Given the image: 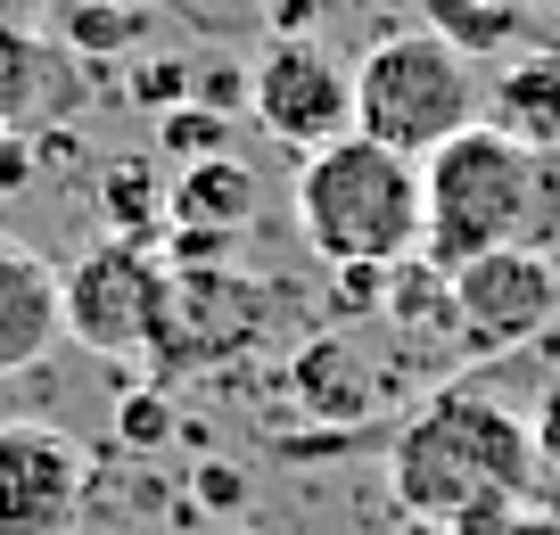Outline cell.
I'll use <instances>...</instances> for the list:
<instances>
[{
    "mask_svg": "<svg viewBox=\"0 0 560 535\" xmlns=\"http://www.w3.org/2000/svg\"><path fill=\"white\" fill-rule=\"evenodd\" d=\"M387 486H396L404 519L454 527L478 502H520L527 511L544 495V462H536V437H527V420L511 404L454 380L404 420L396 453H387Z\"/></svg>",
    "mask_w": 560,
    "mask_h": 535,
    "instance_id": "obj_1",
    "label": "cell"
},
{
    "mask_svg": "<svg viewBox=\"0 0 560 535\" xmlns=\"http://www.w3.org/2000/svg\"><path fill=\"white\" fill-rule=\"evenodd\" d=\"M552 231H560V173L487 124H470L420 165V264H438L445 280L478 256H503V247L552 256L544 247Z\"/></svg>",
    "mask_w": 560,
    "mask_h": 535,
    "instance_id": "obj_2",
    "label": "cell"
},
{
    "mask_svg": "<svg viewBox=\"0 0 560 535\" xmlns=\"http://www.w3.org/2000/svg\"><path fill=\"white\" fill-rule=\"evenodd\" d=\"M298 240L330 272H396L420 256V165L347 132L298 165Z\"/></svg>",
    "mask_w": 560,
    "mask_h": 535,
    "instance_id": "obj_3",
    "label": "cell"
},
{
    "mask_svg": "<svg viewBox=\"0 0 560 535\" xmlns=\"http://www.w3.org/2000/svg\"><path fill=\"white\" fill-rule=\"evenodd\" d=\"M470 124H478V67H462L420 18L396 25V34H380L354 58V132L363 140L429 165V156H438L445 140H462Z\"/></svg>",
    "mask_w": 560,
    "mask_h": 535,
    "instance_id": "obj_4",
    "label": "cell"
},
{
    "mask_svg": "<svg viewBox=\"0 0 560 535\" xmlns=\"http://www.w3.org/2000/svg\"><path fill=\"white\" fill-rule=\"evenodd\" d=\"M165 264L158 247H83L74 264H58V313H67V338L83 346V354H107V363H132V354H149V338H158L165 322Z\"/></svg>",
    "mask_w": 560,
    "mask_h": 535,
    "instance_id": "obj_5",
    "label": "cell"
},
{
    "mask_svg": "<svg viewBox=\"0 0 560 535\" xmlns=\"http://www.w3.org/2000/svg\"><path fill=\"white\" fill-rule=\"evenodd\" d=\"M272 313H280V289H264V280H247V272L174 280V289H165V322H158V338H149L140 363L158 371V387L190 380V371H214V363H240L247 346H264Z\"/></svg>",
    "mask_w": 560,
    "mask_h": 535,
    "instance_id": "obj_6",
    "label": "cell"
},
{
    "mask_svg": "<svg viewBox=\"0 0 560 535\" xmlns=\"http://www.w3.org/2000/svg\"><path fill=\"white\" fill-rule=\"evenodd\" d=\"M247 116L264 140L322 156L354 132V74L322 42H264V58H247Z\"/></svg>",
    "mask_w": 560,
    "mask_h": 535,
    "instance_id": "obj_7",
    "label": "cell"
},
{
    "mask_svg": "<svg viewBox=\"0 0 560 535\" xmlns=\"http://www.w3.org/2000/svg\"><path fill=\"white\" fill-rule=\"evenodd\" d=\"M560 272L536 247H503L454 272V354H520L552 329Z\"/></svg>",
    "mask_w": 560,
    "mask_h": 535,
    "instance_id": "obj_8",
    "label": "cell"
},
{
    "mask_svg": "<svg viewBox=\"0 0 560 535\" xmlns=\"http://www.w3.org/2000/svg\"><path fill=\"white\" fill-rule=\"evenodd\" d=\"M91 453L50 420H0V535H74Z\"/></svg>",
    "mask_w": 560,
    "mask_h": 535,
    "instance_id": "obj_9",
    "label": "cell"
},
{
    "mask_svg": "<svg viewBox=\"0 0 560 535\" xmlns=\"http://www.w3.org/2000/svg\"><path fill=\"white\" fill-rule=\"evenodd\" d=\"M478 124L552 165L560 156V50H544V42L511 50L503 67L478 83Z\"/></svg>",
    "mask_w": 560,
    "mask_h": 535,
    "instance_id": "obj_10",
    "label": "cell"
},
{
    "mask_svg": "<svg viewBox=\"0 0 560 535\" xmlns=\"http://www.w3.org/2000/svg\"><path fill=\"white\" fill-rule=\"evenodd\" d=\"M67 338V313H58V264L34 240H9L0 231V380L34 371L50 346Z\"/></svg>",
    "mask_w": 560,
    "mask_h": 535,
    "instance_id": "obj_11",
    "label": "cell"
},
{
    "mask_svg": "<svg viewBox=\"0 0 560 535\" xmlns=\"http://www.w3.org/2000/svg\"><path fill=\"white\" fill-rule=\"evenodd\" d=\"M74 100H83V83L58 58V42L18 25V18H0V132L58 124V116H74Z\"/></svg>",
    "mask_w": 560,
    "mask_h": 535,
    "instance_id": "obj_12",
    "label": "cell"
},
{
    "mask_svg": "<svg viewBox=\"0 0 560 535\" xmlns=\"http://www.w3.org/2000/svg\"><path fill=\"white\" fill-rule=\"evenodd\" d=\"M256 207H264V182L240 165V156H214V165L174 173V190H165V231H198V240H247Z\"/></svg>",
    "mask_w": 560,
    "mask_h": 535,
    "instance_id": "obj_13",
    "label": "cell"
},
{
    "mask_svg": "<svg viewBox=\"0 0 560 535\" xmlns=\"http://www.w3.org/2000/svg\"><path fill=\"white\" fill-rule=\"evenodd\" d=\"M165 190L174 173L158 156H107L91 173V214H100V240L116 247H158L165 240Z\"/></svg>",
    "mask_w": 560,
    "mask_h": 535,
    "instance_id": "obj_14",
    "label": "cell"
},
{
    "mask_svg": "<svg viewBox=\"0 0 560 535\" xmlns=\"http://www.w3.org/2000/svg\"><path fill=\"white\" fill-rule=\"evenodd\" d=\"M289 396L314 420H354V412H371V363L338 329H322V338H305L298 354H289Z\"/></svg>",
    "mask_w": 560,
    "mask_h": 535,
    "instance_id": "obj_15",
    "label": "cell"
},
{
    "mask_svg": "<svg viewBox=\"0 0 560 535\" xmlns=\"http://www.w3.org/2000/svg\"><path fill=\"white\" fill-rule=\"evenodd\" d=\"M420 25H429L462 67H503L511 50L536 42V18H527V9H494V0H429Z\"/></svg>",
    "mask_w": 560,
    "mask_h": 535,
    "instance_id": "obj_16",
    "label": "cell"
},
{
    "mask_svg": "<svg viewBox=\"0 0 560 535\" xmlns=\"http://www.w3.org/2000/svg\"><path fill=\"white\" fill-rule=\"evenodd\" d=\"M149 34H158V18L149 9H100V0H67L50 18V42H67L83 67H132V58H149Z\"/></svg>",
    "mask_w": 560,
    "mask_h": 535,
    "instance_id": "obj_17",
    "label": "cell"
},
{
    "mask_svg": "<svg viewBox=\"0 0 560 535\" xmlns=\"http://www.w3.org/2000/svg\"><path fill=\"white\" fill-rule=\"evenodd\" d=\"M387 322L404 329V338H445L454 346V280L438 272V264H396V272H387Z\"/></svg>",
    "mask_w": 560,
    "mask_h": 535,
    "instance_id": "obj_18",
    "label": "cell"
},
{
    "mask_svg": "<svg viewBox=\"0 0 560 535\" xmlns=\"http://www.w3.org/2000/svg\"><path fill=\"white\" fill-rule=\"evenodd\" d=\"M158 165L190 173V165H214V156H231V124L207 116V107H174V116H158Z\"/></svg>",
    "mask_w": 560,
    "mask_h": 535,
    "instance_id": "obj_19",
    "label": "cell"
},
{
    "mask_svg": "<svg viewBox=\"0 0 560 535\" xmlns=\"http://www.w3.org/2000/svg\"><path fill=\"white\" fill-rule=\"evenodd\" d=\"M174 429H182L174 387L149 380V387H124V396H116V445H124V453H158Z\"/></svg>",
    "mask_w": 560,
    "mask_h": 535,
    "instance_id": "obj_20",
    "label": "cell"
},
{
    "mask_svg": "<svg viewBox=\"0 0 560 535\" xmlns=\"http://www.w3.org/2000/svg\"><path fill=\"white\" fill-rule=\"evenodd\" d=\"M190 67H198V58H132L124 91H132L140 107H158V116H174V107H190Z\"/></svg>",
    "mask_w": 560,
    "mask_h": 535,
    "instance_id": "obj_21",
    "label": "cell"
},
{
    "mask_svg": "<svg viewBox=\"0 0 560 535\" xmlns=\"http://www.w3.org/2000/svg\"><path fill=\"white\" fill-rule=\"evenodd\" d=\"M190 107H207V116H247V58H198L190 67Z\"/></svg>",
    "mask_w": 560,
    "mask_h": 535,
    "instance_id": "obj_22",
    "label": "cell"
},
{
    "mask_svg": "<svg viewBox=\"0 0 560 535\" xmlns=\"http://www.w3.org/2000/svg\"><path fill=\"white\" fill-rule=\"evenodd\" d=\"M247 495H256V486H247V469H240V462H223V453L190 469V511L231 519V511H247Z\"/></svg>",
    "mask_w": 560,
    "mask_h": 535,
    "instance_id": "obj_23",
    "label": "cell"
},
{
    "mask_svg": "<svg viewBox=\"0 0 560 535\" xmlns=\"http://www.w3.org/2000/svg\"><path fill=\"white\" fill-rule=\"evenodd\" d=\"M527 437H536V462L560 478V387H544V396H536V420H527Z\"/></svg>",
    "mask_w": 560,
    "mask_h": 535,
    "instance_id": "obj_24",
    "label": "cell"
},
{
    "mask_svg": "<svg viewBox=\"0 0 560 535\" xmlns=\"http://www.w3.org/2000/svg\"><path fill=\"white\" fill-rule=\"evenodd\" d=\"M338 280V313H380L387 305V272H330Z\"/></svg>",
    "mask_w": 560,
    "mask_h": 535,
    "instance_id": "obj_25",
    "label": "cell"
},
{
    "mask_svg": "<svg viewBox=\"0 0 560 535\" xmlns=\"http://www.w3.org/2000/svg\"><path fill=\"white\" fill-rule=\"evenodd\" d=\"M34 182V140L25 132H0V198H18Z\"/></svg>",
    "mask_w": 560,
    "mask_h": 535,
    "instance_id": "obj_26",
    "label": "cell"
},
{
    "mask_svg": "<svg viewBox=\"0 0 560 535\" xmlns=\"http://www.w3.org/2000/svg\"><path fill=\"white\" fill-rule=\"evenodd\" d=\"M552 527H560V511H544V519L527 511V519H520V527H511V535H552Z\"/></svg>",
    "mask_w": 560,
    "mask_h": 535,
    "instance_id": "obj_27",
    "label": "cell"
},
{
    "mask_svg": "<svg viewBox=\"0 0 560 535\" xmlns=\"http://www.w3.org/2000/svg\"><path fill=\"white\" fill-rule=\"evenodd\" d=\"M396 535H445V527H420V519H404V527Z\"/></svg>",
    "mask_w": 560,
    "mask_h": 535,
    "instance_id": "obj_28",
    "label": "cell"
},
{
    "mask_svg": "<svg viewBox=\"0 0 560 535\" xmlns=\"http://www.w3.org/2000/svg\"><path fill=\"white\" fill-rule=\"evenodd\" d=\"M214 535H247V527H214Z\"/></svg>",
    "mask_w": 560,
    "mask_h": 535,
    "instance_id": "obj_29",
    "label": "cell"
},
{
    "mask_svg": "<svg viewBox=\"0 0 560 535\" xmlns=\"http://www.w3.org/2000/svg\"><path fill=\"white\" fill-rule=\"evenodd\" d=\"M552 511H560V502H552ZM552 535H560V527H552Z\"/></svg>",
    "mask_w": 560,
    "mask_h": 535,
    "instance_id": "obj_30",
    "label": "cell"
}]
</instances>
